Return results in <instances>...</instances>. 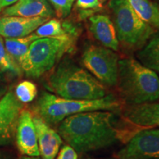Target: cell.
I'll return each mask as SVG.
<instances>
[{
  "label": "cell",
  "mask_w": 159,
  "mask_h": 159,
  "mask_svg": "<svg viewBox=\"0 0 159 159\" xmlns=\"http://www.w3.org/2000/svg\"><path fill=\"white\" fill-rule=\"evenodd\" d=\"M57 133L77 153L108 148L122 137V130L114 125V116L109 111L80 113L61 122Z\"/></svg>",
  "instance_id": "cell-1"
},
{
  "label": "cell",
  "mask_w": 159,
  "mask_h": 159,
  "mask_svg": "<svg viewBox=\"0 0 159 159\" xmlns=\"http://www.w3.org/2000/svg\"><path fill=\"white\" fill-rule=\"evenodd\" d=\"M47 84L49 90L65 99L94 100L108 94L102 83L66 57L49 75Z\"/></svg>",
  "instance_id": "cell-2"
},
{
  "label": "cell",
  "mask_w": 159,
  "mask_h": 159,
  "mask_svg": "<svg viewBox=\"0 0 159 159\" xmlns=\"http://www.w3.org/2000/svg\"><path fill=\"white\" fill-rule=\"evenodd\" d=\"M116 85L129 105L159 100L158 75L134 58L119 61Z\"/></svg>",
  "instance_id": "cell-3"
},
{
  "label": "cell",
  "mask_w": 159,
  "mask_h": 159,
  "mask_svg": "<svg viewBox=\"0 0 159 159\" xmlns=\"http://www.w3.org/2000/svg\"><path fill=\"white\" fill-rule=\"evenodd\" d=\"M120 106L118 99L113 94L94 100H77L43 92L38 99L35 111L45 122L52 125L61 122L71 115L94 111H114Z\"/></svg>",
  "instance_id": "cell-4"
},
{
  "label": "cell",
  "mask_w": 159,
  "mask_h": 159,
  "mask_svg": "<svg viewBox=\"0 0 159 159\" xmlns=\"http://www.w3.org/2000/svg\"><path fill=\"white\" fill-rule=\"evenodd\" d=\"M72 43V35L35 40L21 59L20 68L27 77L39 78L54 66Z\"/></svg>",
  "instance_id": "cell-5"
},
{
  "label": "cell",
  "mask_w": 159,
  "mask_h": 159,
  "mask_svg": "<svg viewBox=\"0 0 159 159\" xmlns=\"http://www.w3.org/2000/svg\"><path fill=\"white\" fill-rule=\"evenodd\" d=\"M108 7L112 12L117 39L125 46L140 47L154 35V28L139 17L128 0H110Z\"/></svg>",
  "instance_id": "cell-6"
},
{
  "label": "cell",
  "mask_w": 159,
  "mask_h": 159,
  "mask_svg": "<svg viewBox=\"0 0 159 159\" xmlns=\"http://www.w3.org/2000/svg\"><path fill=\"white\" fill-rule=\"evenodd\" d=\"M119 61L113 50L94 45L87 47L82 55L83 66L99 82L109 86L116 85Z\"/></svg>",
  "instance_id": "cell-7"
},
{
  "label": "cell",
  "mask_w": 159,
  "mask_h": 159,
  "mask_svg": "<svg viewBox=\"0 0 159 159\" xmlns=\"http://www.w3.org/2000/svg\"><path fill=\"white\" fill-rule=\"evenodd\" d=\"M118 159H159V129L137 133L117 152Z\"/></svg>",
  "instance_id": "cell-8"
},
{
  "label": "cell",
  "mask_w": 159,
  "mask_h": 159,
  "mask_svg": "<svg viewBox=\"0 0 159 159\" xmlns=\"http://www.w3.org/2000/svg\"><path fill=\"white\" fill-rule=\"evenodd\" d=\"M23 109L15 93L9 90L0 99V146H6L15 140L18 120Z\"/></svg>",
  "instance_id": "cell-9"
},
{
  "label": "cell",
  "mask_w": 159,
  "mask_h": 159,
  "mask_svg": "<svg viewBox=\"0 0 159 159\" xmlns=\"http://www.w3.org/2000/svg\"><path fill=\"white\" fill-rule=\"evenodd\" d=\"M15 140L18 149L22 154L28 156H40L33 116L27 109H22L20 113Z\"/></svg>",
  "instance_id": "cell-10"
},
{
  "label": "cell",
  "mask_w": 159,
  "mask_h": 159,
  "mask_svg": "<svg viewBox=\"0 0 159 159\" xmlns=\"http://www.w3.org/2000/svg\"><path fill=\"white\" fill-rule=\"evenodd\" d=\"M47 21L49 19L43 17L3 16L0 18V36L5 39L27 36Z\"/></svg>",
  "instance_id": "cell-11"
},
{
  "label": "cell",
  "mask_w": 159,
  "mask_h": 159,
  "mask_svg": "<svg viewBox=\"0 0 159 159\" xmlns=\"http://www.w3.org/2000/svg\"><path fill=\"white\" fill-rule=\"evenodd\" d=\"M37 134L41 159H55L63 143L62 138L39 115L33 116Z\"/></svg>",
  "instance_id": "cell-12"
},
{
  "label": "cell",
  "mask_w": 159,
  "mask_h": 159,
  "mask_svg": "<svg viewBox=\"0 0 159 159\" xmlns=\"http://www.w3.org/2000/svg\"><path fill=\"white\" fill-rule=\"evenodd\" d=\"M126 122L144 129L159 127V102L129 105L123 111Z\"/></svg>",
  "instance_id": "cell-13"
},
{
  "label": "cell",
  "mask_w": 159,
  "mask_h": 159,
  "mask_svg": "<svg viewBox=\"0 0 159 159\" xmlns=\"http://www.w3.org/2000/svg\"><path fill=\"white\" fill-rule=\"evenodd\" d=\"M89 24L91 33L99 42L111 50H118L119 41L110 17L102 14L92 16L89 18Z\"/></svg>",
  "instance_id": "cell-14"
},
{
  "label": "cell",
  "mask_w": 159,
  "mask_h": 159,
  "mask_svg": "<svg viewBox=\"0 0 159 159\" xmlns=\"http://www.w3.org/2000/svg\"><path fill=\"white\" fill-rule=\"evenodd\" d=\"M2 14L4 16L49 19L54 16V11L47 0H28L22 3L16 2L6 7L3 10Z\"/></svg>",
  "instance_id": "cell-15"
},
{
  "label": "cell",
  "mask_w": 159,
  "mask_h": 159,
  "mask_svg": "<svg viewBox=\"0 0 159 159\" xmlns=\"http://www.w3.org/2000/svg\"><path fill=\"white\" fill-rule=\"evenodd\" d=\"M142 21L159 30V5L151 0H128Z\"/></svg>",
  "instance_id": "cell-16"
},
{
  "label": "cell",
  "mask_w": 159,
  "mask_h": 159,
  "mask_svg": "<svg viewBox=\"0 0 159 159\" xmlns=\"http://www.w3.org/2000/svg\"><path fill=\"white\" fill-rule=\"evenodd\" d=\"M139 62L154 71L159 77V34L153 35L139 52Z\"/></svg>",
  "instance_id": "cell-17"
},
{
  "label": "cell",
  "mask_w": 159,
  "mask_h": 159,
  "mask_svg": "<svg viewBox=\"0 0 159 159\" xmlns=\"http://www.w3.org/2000/svg\"><path fill=\"white\" fill-rule=\"evenodd\" d=\"M40 39L35 33L21 38L5 39V47L11 58L17 65L20 64L21 59L25 56L32 42ZM20 67V66H19Z\"/></svg>",
  "instance_id": "cell-18"
},
{
  "label": "cell",
  "mask_w": 159,
  "mask_h": 159,
  "mask_svg": "<svg viewBox=\"0 0 159 159\" xmlns=\"http://www.w3.org/2000/svg\"><path fill=\"white\" fill-rule=\"evenodd\" d=\"M34 33L39 38L57 37L69 35L67 31L62 27L61 21L55 19H52L43 24L38 27Z\"/></svg>",
  "instance_id": "cell-19"
},
{
  "label": "cell",
  "mask_w": 159,
  "mask_h": 159,
  "mask_svg": "<svg viewBox=\"0 0 159 159\" xmlns=\"http://www.w3.org/2000/svg\"><path fill=\"white\" fill-rule=\"evenodd\" d=\"M0 70L5 73H11L15 76L22 74L21 69L13 61L6 50L2 36H0Z\"/></svg>",
  "instance_id": "cell-20"
},
{
  "label": "cell",
  "mask_w": 159,
  "mask_h": 159,
  "mask_svg": "<svg viewBox=\"0 0 159 159\" xmlns=\"http://www.w3.org/2000/svg\"><path fill=\"white\" fill-rule=\"evenodd\" d=\"M15 95L21 102H30L35 98L37 95L36 85L30 81H22L16 86Z\"/></svg>",
  "instance_id": "cell-21"
},
{
  "label": "cell",
  "mask_w": 159,
  "mask_h": 159,
  "mask_svg": "<svg viewBox=\"0 0 159 159\" xmlns=\"http://www.w3.org/2000/svg\"><path fill=\"white\" fill-rule=\"evenodd\" d=\"M59 18H65L71 12L74 0H49Z\"/></svg>",
  "instance_id": "cell-22"
},
{
  "label": "cell",
  "mask_w": 159,
  "mask_h": 159,
  "mask_svg": "<svg viewBox=\"0 0 159 159\" xmlns=\"http://www.w3.org/2000/svg\"><path fill=\"white\" fill-rule=\"evenodd\" d=\"M56 159H78L77 152L69 144L63 145L57 155Z\"/></svg>",
  "instance_id": "cell-23"
},
{
  "label": "cell",
  "mask_w": 159,
  "mask_h": 159,
  "mask_svg": "<svg viewBox=\"0 0 159 159\" xmlns=\"http://www.w3.org/2000/svg\"><path fill=\"white\" fill-rule=\"evenodd\" d=\"M76 7L83 10L97 9L102 7L99 0H77Z\"/></svg>",
  "instance_id": "cell-24"
},
{
  "label": "cell",
  "mask_w": 159,
  "mask_h": 159,
  "mask_svg": "<svg viewBox=\"0 0 159 159\" xmlns=\"http://www.w3.org/2000/svg\"><path fill=\"white\" fill-rule=\"evenodd\" d=\"M9 83L5 73L0 70V99L7 94L9 89Z\"/></svg>",
  "instance_id": "cell-25"
},
{
  "label": "cell",
  "mask_w": 159,
  "mask_h": 159,
  "mask_svg": "<svg viewBox=\"0 0 159 159\" xmlns=\"http://www.w3.org/2000/svg\"><path fill=\"white\" fill-rule=\"evenodd\" d=\"M19 0H0V11H2L10 5H14Z\"/></svg>",
  "instance_id": "cell-26"
},
{
  "label": "cell",
  "mask_w": 159,
  "mask_h": 159,
  "mask_svg": "<svg viewBox=\"0 0 159 159\" xmlns=\"http://www.w3.org/2000/svg\"><path fill=\"white\" fill-rule=\"evenodd\" d=\"M20 159H41L39 158V156H25L21 157Z\"/></svg>",
  "instance_id": "cell-27"
},
{
  "label": "cell",
  "mask_w": 159,
  "mask_h": 159,
  "mask_svg": "<svg viewBox=\"0 0 159 159\" xmlns=\"http://www.w3.org/2000/svg\"><path fill=\"white\" fill-rule=\"evenodd\" d=\"M0 159H7V158L5 154H4L2 152H0Z\"/></svg>",
  "instance_id": "cell-28"
},
{
  "label": "cell",
  "mask_w": 159,
  "mask_h": 159,
  "mask_svg": "<svg viewBox=\"0 0 159 159\" xmlns=\"http://www.w3.org/2000/svg\"><path fill=\"white\" fill-rule=\"evenodd\" d=\"M27 1H28V0H19V1H18L17 2L22 3V2H27Z\"/></svg>",
  "instance_id": "cell-29"
},
{
  "label": "cell",
  "mask_w": 159,
  "mask_h": 159,
  "mask_svg": "<svg viewBox=\"0 0 159 159\" xmlns=\"http://www.w3.org/2000/svg\"><path fill=\"white\" fill-rule=\"evenodd\" d=\"M99 1H101V2H105V0H99Z\"/></svg>",
  "instance_id": "cell-30"
}]
</instances>
